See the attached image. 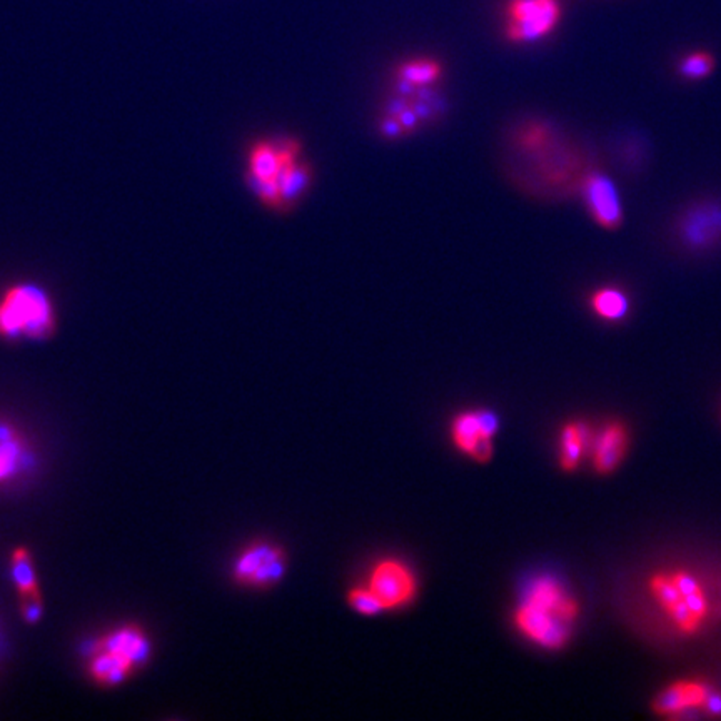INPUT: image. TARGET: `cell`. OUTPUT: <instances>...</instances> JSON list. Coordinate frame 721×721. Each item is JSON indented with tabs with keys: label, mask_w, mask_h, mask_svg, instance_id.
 I'll return each mask as SVG.
<instances>
[{
	"label": "cell",
	"mask_w": 721,
	"mask_h": 721,
	"mask_svg": "<svg viewBox=\"0 0 721 721\" xmlns=\"http://www.w3.org/2000/svg\"><path fill=\"white\" fill-rule=\"evenodd\" d=\"M347 603L355 610L356 613L365 614V616H375L381 612H384L383 604L377 600L376 594L371 592L367 586L355 588L347 594Z\"/></svg>",
	"instance_id": "cell-21"
},
{
	"label": "cell",
	"mask_w": 721,
	"mask_h": 721,
	"mask_svg": "<svg viewBox=\"0 0 721 721\" xmlns=\"http://www.w3.org/2000/svg\"><path fill=\"white\" fill-rule=\"evenodd\" d=\"M12 578L21 594L22 614L27 621H37L43 614V598L35 580L29 549L15 548L11 558Z\"/></svg>",
	"instance_id": "cell-11"
},
{
	"label": "cell",
	"mask_w": 721,
	"mask_h": 721,
	"mask_svg": "<svg viewBox=\"0 0 721 721\" xmlns=\"http://www.w3.org/2000/svg\"><path fill=\"white\" fill-rule=\"evenodd\" d=\"M309 176H311L309 169L304 164H299L298 159L282 166L276 181L280 184V195H282L284 204L296 201L308 189Z\"/></svg>",
	"instance_id": "cell-18"
},
{
	"label": "cell",
	"mask_w": 721,
	"mask_h": 721,
	"mask_svg": "<svg viewBox=\"0 0 721 721\" xmlns=\"http://www.w3.org/2000/svg\"><path fill=\"white\" fill-rule=\"evenodd\" d=\"M590 306L598 318L610 323L624 319L631 308L626 292L618 288H600L598 291L593 292Z\"/></svg>",
	"instance_id": "cell-16"
},
{
	"label": "cell",
	"mask_w": 721,
	"mask_h": 721,
	"mask_svg": "<svg viewBox=\"0 0 721 721\" xmlns=\"http://www.w3.org/2000/svg\"><path fill=\"white\" fill-rule=\"evenodd\" d=\"M54 296L35 280H15L0 291V339L45 341L57 333Z\"/></svg>",
	"instance_id": "cell-1"
},
{
	"label": "cell",
	"mask_w": 721,
	"mask_h": 721,
	"mask_svg": "<svg viewBox=\"0 0 721 721\" xmlns=\"http://www.w3.org/2000/svg\"><path fill=\"white\" fill-rule=\"evenodd\" d=\"M441 65L432 59H413L399 67V81L410 87L428 86L441 77Z\"/></svg>",
	"instance_id": "cell-19"
},
{
	"label": "cell",
	"mask_w": 721,
	"mask_h": 721,
	"mask_svg": "<svg viewBox=\"0 0 721 721\" xmlns=\"http://www.w3.org/2000/svg\"><path fill=\"white\" fill-rule=\"evenodd\" d=\"M593 436L588 426L583 422H571L561 432V466L568 471L576 470L583 452L592 450Z\"/></svg>",
	"instance_id": "cell-14"
},
{
	"label": "cell",
	"mask_w": 721,
	"mask_h": 721,
	"mask_svg": "<svg viewBox=\"0 0 721 721\" xmlns=\"http://www.w3.org/2000/svg\"><path fill=\"white\" fill-rule=\"evenodd\" d=\"M515 624L527 640L546 650H560L570 640L571 623L525 603L515 612Z\"/></svg>",
	"instance_id": "cell-9"
},
{
	"label": "cell",
	"mask_w": 721,
	"mask_h": 721,
	"mask_svg": "<svg viewBox=\"0 0 721 721\" xmlns=\"http://www.w3.org/2000/svg\"><path fill=\"white\" fill-rule=\"evenodd\" d=\"M713 69H715L713 57L710 52H703V51L685 55L678 64L679 76L687 81H701V79L710 76Z\"/></svg>",
	"instance_id": "cell-20"
},
{
	"label": "cell",
	"mask_w": 721,
	"mask_h": 721,
	"mask_svg": "<svg viewBox=\"0 0 721 721\" xmlns=\"http://www.w3.org/2000/svg\"><path fill=\"white\" fill-rule=\"evenodd\" d=\"M703 708L710 713L711 716H720L721 715V695L720 693H711L705 701Z\"/></svg>",
	"instance_id": "cell-25"
},
{
	"label": "cell",
	"mask_w": 721,
	"mask_h": 721,
	"mask_svg": "<svg viewBox=\"0 0 721 721\" xmlns=\"http://www.w3.org/2000/svg\"><path fill=\"white\" fill-rule=\"evenodd\" d=\"M671 580L675 583V586L678 588L681 596H687L691 593L700 592L701 586L698 580L695 576H691L687 571H677L671 574Z\"/></svg>",
	"instance_id": "cell-23"
},
{
	"label": "cell",
	"mask_w": 721,
	"mask_h": 721,
	"mask_svg": "<svg viewBox=\"0 0 721 721\" xmlns=\"http://www.w3.org/2000/svg\"><path fill=\"white\" fill-rule=\"evenodd\" d=\"M286 571V555L280 546L258 541L242 549L232 566V576L244 586L270 588L280 582Z\"/></svg>",
	"instance_id": "cell-4"
},
{
	"label": "cell",
	"mask_w": 721,
	"mask_h": 721,
	"mask_svg": "<svg viewBox=\"0 0 721 721\" xmlns=\"http://www.w3.org/2000/svg\"><path fill=\"white\" fill-rule=\"evenodd\" d=\"M521 603L533 606L543 613L553 614L568 623H573L578 616L576 602L563 588V584L551 576H538L529 583L523 593Z\"/></svg>",
	"instance_id": "cell-10"
},
{
	"label": "cell",
	"mask_w": 721,
	"mask_h": 721,
	"mask_svg": "<svg viewBox=\"0 0 721 721\" xmlns=\"http://www.w3.org/2000/svg\"><path fill=\"white\" fill-rule=\"evenodd\" d=\"M628 436L626 430L618 422H612L596 438H593V463L596 471L612 473L621 463L626 452Z\"/></svg>",
	"instance_id": "cell-13"
},
{
	"label": "cell",
	"mask_w": 721,
	"mask_h": 721,
	"mask_svg": "<svg viewBox=\"0 0 721 721\" xmlns=\"http://www.w3.org/2000/svg\"><path fill=\"white\" fill-rule=\"evenodd\" d=\"M675 232L679 244L691 252H705L721 244V203L700 201L679 215Z\"/></svg>",
	"instance_id": "cell-5"
},
{
	"label": "cell",
	"mask_w": 721,
	"mask_h": 721,
	"mask_svg": "<svg viewBox=\"0 0 721 721\" xmlns=\"http://www.w3.org/2000/svg\"><path fill=\"white\" fill-rule=\"evenodd\" d=\"M24 460V441L19 432L11 426L0 424V483L15 478L22 470Z\"/></svg>",
	"instance_id": "cell-15"
},
{
	"label": "cell",
	"mask_w": 721,
	"mask_h": 721,
	"mask_svg": "<svg viewBox=\"0 0 721 721\" xmlns=\"http://www.w3.org/2000/svg\"><path fill=\"white\" fill-rule=\"evenodd\" d=\"M650 586H651V592L655 594L658 603L661 604L665 610L678 603L679 600L683 598L678 588L671 580V576H667V574H655L650 582Z\"/></svg>",
	"instance_id": "cell-22"
},
{
	"label": "cell",
	"mask_w": 721,
	"mask_h": 721,
	"mask_svg": "<svg viewBox=\"0 0 721 721\" xmlns=\"http://www.w3.org/2000/svg\"><path fill=\"white\" fill-rule=\"evenodd\" d=\"M498 428L499 422L495 413L466 411L452 420V442L474 461L485 463L493 456V438Z\"/></svg>",
	"instance_id": "cell-6"
},
{
	"label": "cell",
	"mask_w": 721,
	"mask_h": 721,
	"mask_svg": "<svg viewBox=\"0 0 721 721\" xmlns=\"http://www.w3.org/2000/svg\"><path fill=\"white\" fill-rule=\"evenodd\" d=\"M366 586L376 594L384 612L410 604L418 590L416 576L410 566L393 558L377 563L369 573Z\"/></svg>",
	"instance_id": "cell-7"
},
{
	"label": "cell",
	"mask_w": 721,
	"mask_h": 721,
	"mask_svg": "<svg viewBox=\"0 0 721 721\" xmlns=\"http://www.w3.org/2000/svg\"><path fill=\"white\" fill-rule=\"evenodd\" d=\"M149 653V638L139 626H122L96 641L87 669L99 685L114 687L142 667Z\"/></svg>",
	"instance_id": "cell-2"
},
{
	"label": "cell",
	"mask_w": 721,
	"mask_h": 721,
	"mask_svg": "<svg viewBox=\"0 0 721 721\" xmlns=\"http://www.w3.org/2000/svg\"><path fill=\"white\" fill-rule=\"evenodd\" d=\"M683 600H685V603L688 604L689 612L695 614L700 621H703V620L707 618V614H708V602H707V596H705L703 590L687 594V596H683Z\"/></svg>",
	"instance_id": "cell-24"
},
{
	"label": "cell",
	"mask_w": 721,
	"mask_h": 721,
	"mask_svg": "<svg viewBox=\"0 0 721 721\" xmlns=\"http://www.w3.org/2000/svg\"><path fill=\"white\" fill-rule=\"evenodd\" d=\"M583 203L593 221L603 229L614 231L623 223V204L612 177L593 169L580 187Z\"/></svg>",
	"instance_id": "cell-8"
},
{
	"label": "cell",
	"mask_w": 721,
	"mask_h": 721,
	"mask_svg": "<svg viewBox=\"0 0 721 721\" xmlns=\"http://www.w3.org/2000/svg\"><path fill=\"white\" fill-rule=\"evenodd\" d=\"M560 19V0H509L505 33L511 43H536L553 33Z\"/></svg>",
	"instance_id": "cell-3"
},
{
	"label": "cell",
	"mask_w": 721,
	"mask_h": 721,
	"mask_svg": "<svg viewBox=\"0 0 721 721\" xmlns=\"http://www.w3.org/2000/svg\"><path fill=\"white\" fill-rule=\"evenodd\" d=\"M282 166H284V162L280 157L278 144L259 142L249 154L248 176L262 179V181H270V179L278 177Z\"/></svg>",
	"instance_id": "cell-17"
},
{
	"label": "cell",
	"mask_w": 721,
	"mask_h": 721,
	"mask_svg": "<svg viewBox=\"0 0 721 721\" xmlns=\"http://www.w3.org/2000/svg\"><path fill=\"white\" fill-rule=\"evenodd\" d=\"M710 695V688L700 681H679L659 693L655 701V710L668 716L678 715L691 708H703Z\"/></svg>",
	"instance_id": "cell-12"
}]
</instances>
